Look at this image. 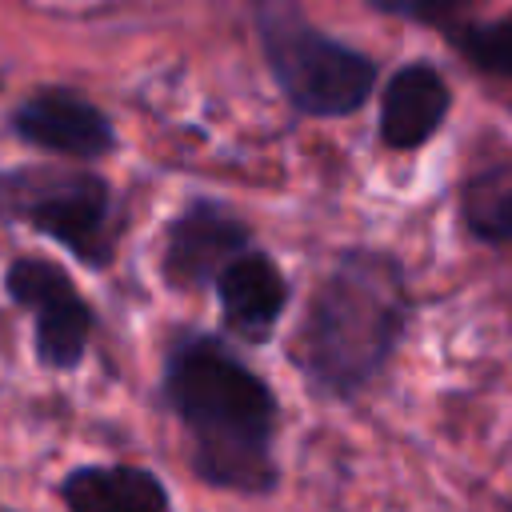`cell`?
Here are the masks:
<instances>
[{
    "instance_id": "cell-3",
    "label": "cell",
    "mask_w": 512,
    "mask_h": 512,
    "mask_svg": "<svg viewBox=\"0 0 512 512\" xmlns=\"http://www.w3.org/2000/svg\"><path fill=\"white\" fill-rule=\"evenodd\" d=\"M252 24L276 88L300 116L340 120L368 104L380 72L368 52L320 32L292 0H256Z\"/></svg>"
},
{
    "instance_id": "cell-12",
    "label": "cell",
    "mask_w": 512,
    "mask_h": 512,
    "mask_svg": "<svg viewBox=\"0 0 512 512\" xmlns=\"http://www.w3.org/2000/svg\"><path fill=\"white\" fill-rule=\"evenodd\" d=\"M448 44L488 76L512 80V12L492 16V20H472L448 32Z\"/></svg>"
},
{
    "instance_id": "cell-13",
    "label": "cell",
    "mask_w": 512,
    "mask_h": 512,
    "mask_svg": "<svg viewBox=\"0 0 512 512\" xmlns=\"http://www.w3.org/2000/svg\"><path fill=\"white\" fill-rule=\"evenodd\" d=\"M468 4L472 0H368V8L396 16V20H412V24H448Z\"/></svg>"
},
{
    "instance_id": "cell-6",
    "label": "cell",
    "mask_w": 512,
    "mask_h": 512,
    "mask_svg": "<svg viewBox=\"0 0 512 512\" xmlns=\"http://www.w3.org/2000/svg\"><path fill=\"white\" fill-rule=\"evenodd\" d=\"M8 132L36 152L72 160L76 168L104 160L120 144L112 116L100 104H92L84 92L64 88V84L32 88L8 112Z\"/></svg>"
},
{
    "instance_id": "cell-14",
    "label": "cell",
    "mask_w": 512,
    "mask_h": 512,
    "mask_svg": "<svg viewBox=\"0 0 512 512\" xmlns=\"http://www.w3.org/2000/svg\"><path fill=\"white\" fill-rule=\"evenodd\" d=\"M504 512H512V496H508V500H504Z\"/></svg>"
},
{
    "instance_id": "cell-11",
    "label": "cell",
    "mask_w": 512,
    "mask_h": 512,
    "mask_svg": "<svg viewBox=\"0 0 512 512\" xmlns=\"http://www.w3.org/2000/svg\"><path fill=\"white\" fill-rule=\"evenodd\" d=\"M460 216L480 244H512V172L472 176L460 192Z\"/></svg>"
},
{
    "instance_id": "cell-7",
    "label": "cell",
    "mask_w": 512,
    "mask_h": 512,
    "mask_svg": "<svg viewBox=\"0 0 512 512\" xmlns=\"http://www.w3.org/2000/svg\"><path fill=\"white\" fill-rule=\"evenodd\" d=\"M252 248V228L220 200L196 196L168 224L160 240V276L168 288H208L228 260Z\"/></svg>"
},
{
    "instance_id": "cell-8",
    "label": "cell",
    "mask_w": 512,
    "mask_h": 512,
    "mask_svg": "<svg viewBox=\"0 0 512 512\" xmlns=\"http://www.w3.org/2000/svg\"><path fill=\"white\" fill-rule=\"evenodd\" d=\"M212 292L224 328L244 344H268L292 300V284L284 268L276 264V256L260 248H248L236 260H228L212 280Z\"/></svg>"
},
{
    "instance_id": "cell-1",
    "label": "cell",
    "mask_w": 512,
    "mask_h": 512,
    "mask_svg": "<svg viewBox=\"0 0 512 512\" xmlns=\"http://www.w3.org/2000/svg\"><path fill=\"white\" fill-rule=\"evenodd\" d=\"M160 396L188 436L192 476L232 496L280 488L272 384L212 332H180L164 352Z\"/></svg>"
},
{
    "instance_id": "cell-9",
    "label": "cell",
    "mask_w": 512,
    "mask_h": 512,
    "mask_svg": "<svg viewBox=\"0 0 512 512\" xmlns=\"http://www.w3.org/2000/svg\"><path fill=\"white\" fill-rule=\"evenodd\" d=\"M452 112V84L432 60H408L400 64L384 92H380V116L376 132L384 148L392 152H416L424 148Z\"/></svg>"
},
{
    "instance_id": "cell-5",
    "label": "cell",
    "mask_w": 512,
    "mask_h": 512,
    "mask_svg": "<svg viewBox=\"0 0 512 512\" xmlns=\"http://www.w3.org/2000/svg\"><path fill=\"white\" fill-rule=\"evenodd\" d=\"M4 296L32 316V348L40 368L72 372L88 356L96 312L76 280L48 256H12L4 264Z\"/></svg>"
},
{
    "instance_id": "cell-4",
    "label": "cell",
    "mask_w": 512,
    "mask_h": 512,
    "mask_svg": "<svg viewBox=\"0 0 512 512\" xmlns=\"http://www.w3.org/2000/svg\"><path fill=\"white\" fill-rule=\"evenodd\" d=\"M24 220L32 232L60 244L84 268L100 272L120 248L116 188L92 168H4L0 224Z\"/></svg>"
},
{
    "instance_id": "cell-10",
    "label": "cell",
    "mask_w": 512,
    "mask_h": 512,
    "mask_svg": "<svg viewBox=\"0 0 512 512\" xmlns=\"http://www.w3.org/2000/svg\"><path fill=\"white\" fill-rule=\"evenodd\" d=\"M64 512H168V488L140 464H76L60 476Z\"/></svg>"
},
{
    "instance_id": "cell-2",
    "label": "cell",
    "mask_w": 512,
    "mask_h": 512,
    "mask_svg": "<svg viewBox=\"0 0 512 512\" xmlns=\"http://www.w3.org/2000/svg\"><path fill=\"white\" fill-rule=\"evenodd\" d=\"M412 320L408 272L392 252L344 248L320 276L288 360L324 400H356L396 356Z\"/></svg>"
}]
</instances>
